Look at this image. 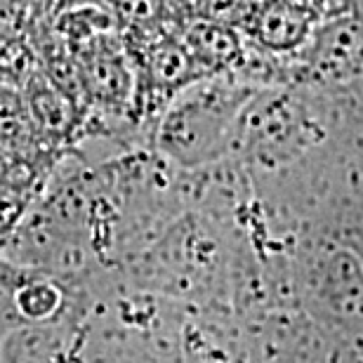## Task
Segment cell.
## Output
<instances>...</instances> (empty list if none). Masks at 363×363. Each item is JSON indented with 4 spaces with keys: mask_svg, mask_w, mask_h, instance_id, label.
Listing matches in <instances>:
<instances>
[{
    "mask_svg": "<svg viewBox=\"0 0 363 363\" xmlns=\"http://www.w3.org/2000/svg\"><path fill=\"white\" fill-rule=\"evenodd\" d=\"M252 33L269 50H293L311 31V17L304 7L276 0L259 7L252 19Z\"/></svg>",
    "mask_w": 363,
    "mask_h": 363,
    "instance_id": "1",
    "label": "cell"
},
{
    "mask_svg": "<svg viewBox=\"0 0 363 363\" xmlns=\"http://www.w3.org/2000/svg\"><path fill=\"white\" fill-rule=\"evenodd\" d=\"M186 48L191 50L199 64L206 67L222 69L229 67L231 62H236V57L241 55V45H238L236 33L231 31V26L217 24V21L203 19L189 28L186 33Z\"/></svg>",
    "mask_w": 363,
    "mask_h": 363,
    "instance_id": "2",
    "label": "cell"
},
{
    "mask_svg": "<svg viewBox=\"0 0 363 363\" xmlns=\"http://www.w3.org/2000/svg\"><path fill=\"white\" fill-rule=\"evenodd\" d=\"M361 43H363V35L357 31V26H354L352 21L328 26L318 33L314 62L318 64V69H323V71L345 69L347 64H352V60L357 57V52L361 50Z\"/></svg>",
    "mask_w": 363,
    "mask_h": 363,
    "instance_id": "3",
    "label": "cell"
},
{
    "mask_svg": "<svg viewBox=\"0 0 363 363\" xmlns=\"http://www.w3.org/2000/svg\"><path fill=\"white\" fill-rule=\"evenodd\" d=\"M196 57L191 50L177 43H163L149 57V71L156 85L161 88H177L184 85L194 74Z\"/></svg>",
    "mask_w": 363,
    "mask_h": 363,
    "instance_id": "4",
    "label": "cell"
},
{
    "mask_svg": "<svg viewBox=\"0 0 363 363\" xmlns=\"http://www.w3.org/2000/svg\"><path fill=\"white\" fill-rule=\"evenodd\" d=\"M125 67L121 60H116L108 52L94 55L85 67V81L88 88L101 99H116L128 92V78Z\"/></svg>",
    "mask_w": 363,
    "mask_h": 363,
    "instance_id": "5",
    "label": "cell"
},
{
    "mask_svg": "<svg viewBox=\"0 0 363 363\" xmlns=\"http://www.w3.org/2000/svg\"><path fill=\"white\" fill-rule=\"evenodd\" d=\"M203 14H206V19L224 26L252 24L257 7L252 5V0H206L203 3Z\"/></svg>",
    "mask_w": 363,
    "mask_h": 363,
    "instance_id": "6",
    "label": "cell"
}]
</instances>
